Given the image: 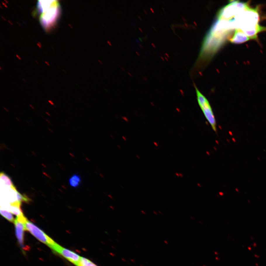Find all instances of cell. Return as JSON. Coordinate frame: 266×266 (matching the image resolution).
<instances>
[{"instance_id":"obj_1","label":"cell","mask_w":266,"mask_h":266,"mask_svg":"<svg viewBox=\"0 0 266 266\" xmlns=\"http://www.w3.org/2000/svg\"><path fill=\"white\" fill-rule=\"evenodd\" d=\"M258 9V8L252 9L249 6L230 20L234 28L241 30L251 39H257L259 33L266 30V27L259 24Z\"/></svg>"},{"instance_id":"obj_2","label":"cell","mask_w":266,"mask_h":266,"mask_svg":"<svg viewBox=\"0 0 266 266\" xmlns=\"http://www.w3.org/2000/svg\"><path fill=\"white\" fill-rule=\"evenodd\" d=\"M36 9L39 15V21L43 28L47 31L53 28L61 15V6L58 1H39Z\"/></svg>"},{"instance_id":"obj_3","label":"cell","mask_w":266,"mask_h":266,"mask_svg":"<svg viewBox=\"0 0 266 266\" xmlns=\"http://www.w3.org/2000/svg\"><path fill=\"white\" fill-rule=\"evenodd\" d=\"M194 87L199 106L202 110L205 119L210 125L212 129L217 133L216 121L209 101L197 88L195 84H194Z\"/></svg>"},{"instance_id":"obj_4","label":"cell","mask_w":266,"mask_h":266,"mask_svg":"<svg viewBox=\"0 0 266 266\" xmlns=\"http://www.w3.org/2000/svg\"><path fill=\"white\" fill-rule=\"evenodd\" d=\"M248 7V4L247 3L239 1H231L228 5L224 7L220 11L217 19L230 20Z\"/></svg>"},{"instance_id":"obj_5","label":"cell","mask_w":266,"mask_h":266,"mask_svg":"<svg viewBox=\"0 0 266 266\" xmlns=\"http://www.w3.org/2000/svg\"><path fill=\"white\" fill-rule=\"evenodd\" d=\"M26 230H27L31 234L42 243L47 245L52 249L57 243L51 238L47 236L41 229H39L34 224L28 220L25 224Z\"/></svg>"},{"instance_id":"obj_6","label":"cell","mask_w":266,"mask_h":266,"mask_svg":"<svg viewBox=\"0 0 266 266\" xmlns=\"http://www.w3.org/2000/svg\"><path fill=\"white\" fill-rule=\"evenodd\" d=\"M52 250L61 255L63 257L65 258L75 265L77 266L80 260L81 257L78 254L75 252L63 248L57 243L53 248Z\"/></svg>"},{"instance_id":"obj_7","label":"cell","mask_w":266,"mask_h":266,"mask_svg":"<svg viewBox=\"0 0 266 266\" xmlns=\"http://www.w3.org/2000/svg\"><path fill=\"white\" fill-rule=\"evenodd\" d=\"M26 221L25 219L17 217L14 223L17 237L21 246H23L24 241V232L26 230L25 224Z\"/></svg>"},{"instance_id":"obj_8","label":"cell","mask_w":266,"mask_h":266,"mask_svg":"<svg viewBox=\"0 0 266 266\" xmlns=\"http://www.w3.org/2000/svg\"><path fill=\"white\" fill-rule=\"evenodd\" d=\"M251 39L246 35L241 30L236 29L234 34L229 40L231 42L234 44H241L248 41Z\"/></svg>"},{"instance_id":"obj_9","label":"cell","mask_w":266,"mask_h":266,"mask_svg":"<svg viewBox=\"0 0 266 266\" xmlns=\"http://www.w3.org/2000/svg\"><path fill=\"white\" fill-rule=\"evenodd\" d=\"M1 185H3V187L6 188H12L15 187L13 183L12 180L9 176L3 172H2L0 174Z\"/></svg>"},{"instance_id":"obj_10","label":"cell","mask_w":266,"mask_h":266,"mask_svg":"<svg viewBox=\"0 0 266 266\" xmlns=\"http://www.w3.org/2000/svg\"><path fill=\"white\" fill-rule=\"evenodd\" d=\"M70 184L72 187H77L81 183V178L79 175H74L69 179Z\"/></svg>"},{"instance_id":"obj_11","label":"cell","mask_w":266,"mask_h":266,"mask_svg":"<svg viewBox=\"0 0 266 266\" xmlns=\"http://www.w3.org/2000/svg\"><path fill=\"white\" fill-rule=\"evenodd\" d=\"M0 213H1V215L3 217H4L10 222H14L15 220L12 213L10 212L7 210L1 208L0 209Z\"/></svg>"},{"instance_id":"obj_12","label":"cell","mask_w":266,"mask_h":266,"mask_svg":"<svg viewBox=\"0 0 266 266\" xmlns=\"http://www.w3.org/2000/svg\"><path fill=\"white\" fill-rule=\"evenodd\" d=\"M77 266H98L90 260L85 258L81 257Z\"/></svg>"},{"instance_id":"obj_13","label":"cell","mask_w":266,"mask_h":266,"mask_svg":"<svg viewBox=\"0 0 266 266\" xmlns=\"http://www.w3.org/2000/svg\"><path fill=\"white\" fill-rule=\"evenodd\" d=\"M17 196L18 202L20 203H21L22 202L29 203L31 201L30 199L27 196L20 194L18 191H17Z\"/></svg>"},{"instance_id":"obj_14","label":"cell","mask_w":266,"mask_h":266,"mask_svg":"<svg viewBox=\"0 0 266 266\" xmlns=\"http://www.w3.org/2000/svg\"><path fill=\"white\" fill-rule=\"evenodd\" d=\"M122 120H124V121H126V122H129L128 118H127V117H125V116H122Z\"/></svg>"},{"instance_id":"obj_15","label":"cell","mask_w":266,"mask_h":266,"mask_svg":"<svg viewBox=\"0 0 266 266\" xmlns=\"http://www.w3.org/2000/svg\"><path fill=\"white\" fill-rule=\"evenodd\" d=\"M48 101L49 103L51 105H52V106H54V103H53V102L49 100Z\"/></svg>"},{"instance_id":"obj_16","label":"cell","mask_w":266,"mask_h":266,"mask_svg":"<svg viewBox=\"0 0 266 266\" xmlns=\"http://www.w3.org/2000/svg\"><path fill=\"white\" fill-rule=\"evenodd\" d=\"M122 138L123 139H124V140L125 141H127V138H126V137H125V136H122Z\"/></svg>"},{"instance_id":"obj_17","label":"cell","mask_w":266,"mask_h":266,"mask_svg":"<svg viewBox=\"0 0 266 266\" xmlns=\"http://www.w3.org/2000/svg\"><path fill=\"white\" fill-rule=\"evenodd\" d=\"M107 43H108V44H109V45H110V46H112V44L111 43H110V42L108 41Z\"/></svg>"},{"instance_id":"obj_18","label":"cell","mask_w":266,"mask_h":266,"mask_svg":"<svg viewBox=\"0 0 266 266\" xmlns=\"http://www.w3.org/2000/svg\"><path fill=\"white\" fill-rule=\"evenodd\" d=\"M138 39H139L140 41V42H143L142 39V38H140V37Z\"/></svg>"},{"instance_id":"obj_19","label":"cell","mask_w":266,"mask_h":266,"mask_svg":"<svg viewBox=\"0 0 266 266\" xmlns=\"http://www.w3.org/2000/svg\"><path fill=\"white\" fill-rule=\"evenodd\" d=\"M120 68H121V69L123 70V71H125V70L124 68H123L122 67H121V66H120Z\"/></svg>"},{"instance_id":"obj_20","label":"cell","mask_w":266,"mask_h":266,"mask_svg":"<svg viewBox=\"0 0 266 266\" xmlns=\"http://www.w3.org/2000/svg\"><path fill=\"white\" fill-rule=\"evenodd\" d=\"M135 115H136V116H138V112H137V111H136V112H135Z\"/></svg>"},{"instance_id":"obj_21","label":"cell","mask_w":266,"mask_h":266,"mask_svg":"<svg viewBox=\"0 0 266 266\" xmlns=\"http://www.w3.org/2000/svg\"><path fill=\"white\" fill-rule=\"evenodd\" d=\"M110 137H111L113 139H114V136H113V135H110Z\"/></svg>"},{"instance_id":"obj_22","label":"cell","mask_w":266,"mask_h":266,"mask_svg":"<svg viewBox=\"0 0 266 266\" xmlns=\"http://www.w3.org/2000/svg\"><path fill=\"white\" fill-rule=\"evenodd\" d=\"M128 73L129 75H130V76H131V77L132 76V75L130 73L128 72Z\"/></svg>"},{"instance_id":"obj_23","label":"cell","mask_w":266,"mask_h":266,"mask_svg":"<svg viewBox=\"0 0 266 266\" xmlns=\"http://www.w3.org/2000/svg\"><path fill=\"white\" fill-rule=\"evenodd\" d=\"M136 53H137V55H138V56H140V54H139V53L138 52L136 51Z\"/></svg>"},{"instance_id":"obj_24","label":"cell","mask_w":266,"mask_h":266,"mask_svg":"<svg viewBox=\"0 0 266 266\" xmlns=\"http://www.w3.org/2000/svg\"><path fill=\"white\" fill-rule=\"evenodd\" d=\"M98 61H99V62L100 63V64H103V63H102L101 61H99V60H98Z\"/></svg>"},{"instance_id":"obj_25","label":"cell","mask_w":266,"mask_h":266,"mask_svg":"<svg viewBox=\"0 0 266 266\" xmlns=\"http://www.w3.org/2000/svg\"><path fill=\"white\" fill-rule=\"evenodd\" d=\"M220 194L221 196H223L224 194L223 193L221 192L220 193Z\"/></svg>"},{"instance_id":"obj_26","label":"cell","mask_w":266,"mask_h":266,"mask_svg":"<svg viewBox=\"0 0 266 266\" xmlns=\"http://www.w3.org/2000/svg\"><path fill=\"white\" fill-rule=\"evenodd\" d=\"M139 46H140L141 48H142V49L143 48V46L142 45H141V44H139Z\"/></svg>"},{"instance_id":"obj_27","label":"cell","mask_w":266,"mask_h":266,"mask_svg":"<svg viewBox=\"0 0 266 266\" xmlns=\"http://www.w3.org/2000/svg\"><path fill=\"white\" fill-rule=\"evenodd\" d=\"M139 30L141 31V32H143L142 30V29H141L140 28V27L139 28Z\"/></svg>"},{"instance_id":"obj_28","label":"cell","mask_w":266,"mask_h":266,"mask_svg":"<svg viewBox=\"0 0 266 266\" xmlns=\"http://www.w3.org/2000/svg\"><path fill=\"white\" fill-rule=\"evenodd\" d=\"M138 17L139 18V19H140V20H142V19H141V18L140 16H138Z\"/></svg>"},{"instance_id":"obj_29","label":"cell","mask_w":266,"mask_h":266,"mask_svg":"<svg viewBox=\"0 0 266 266\" xmlns=\"http://www.w3.org/2000/svg\"><path fill=\"white\" fill-rule=\"evenodd\" d=\"M30 106H31V107L32 108H33V109H34V108H33V106H31V105H30Z\"/></svg>"},{"instance_id":"obj_30","label":"cell","mask_w":266,"mask_h":266,"mask_svg":"<svg viewBox=\"0 0 266 266\" xmlns=\"http://www.w3.org/2000/svg\"><path fill=\"white\" fill-rule=\"evenodd\" d=\"M115 117L116 118H119V117H118V116L117 115H115Z\"/></svg>"},{"instance_id":"obj_31","label":"cell","mask_w":266,"mask_h":266,"mask_svg":"<svg viewBox=\"0 0 266 266\" xmlns=\"http://www.w3.org/2000/svg\"><path fill=\"white\" fill-rule=\"evenodd\" d=\"M46 114H48L49 116H50V115L48 113H47V112H46Z\"/></svg>"},{"instance_id":"obj_32","label":"cell","mask_w":266,"mask_h":266,"mask_svg":"<svg viewBox=\"0 0 266 266\" xmlns=\"http://www.w3.org/2000/svg\"><path fill=\"white\" fill-rule=\"evenodd\" d=\"M4 109H5V110H6V111H8V112L9 111V110H7V109H6L5 108H4Z\"/></svg>"},{"instance_id":"obj_33","label":"cell","mask_w":266,"mask_h":266,"mask_svg":"<svg viewBox=\"0 0 266 266\" xmlns=\"http://www.w3.org/2000/svg\"><path fill=\"white\" fill-rule=\"evenodd\" d=\"M237 189H236V191H237L238 192H239V190H237Z\"/></svg>"}]
</instances>
